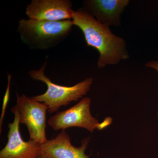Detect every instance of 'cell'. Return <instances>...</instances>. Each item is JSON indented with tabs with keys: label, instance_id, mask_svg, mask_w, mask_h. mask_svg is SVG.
<instances>
[{
	"label": "cell",
	"instance_id": "6da1fadb",
	"mask_svg": "<svg viewBox=\"0 0 158 158\" xmlns=\"http://www.w3.org/2000/svg\"><path fill=\"white\" fill-rule=\"evenodd\" d=\"M72 21L82 31L87 46L98 51V68L116 65L129 58L124 40L115 35L109 27L99 22L85 9L74 11Z\"/></svg>",
	"mask_w": 158,
	"mask_h": 158
},
{
	"label": "cell",
	"instance_id": "5b68a950",
	"mask_svg": "<svg viewBox=\"0 0 158 158\" xmlns=\"http://www.w3.org/2000/svg\"><path fill=\"white\" fill-rule=\"evenodd\" d=\"M16 107L19 113L20 124L25 125L30 140L44 144L48 141L46 135V113L48 107L44 103L35 101L24 94H17Z\"/></svg>",
	"mask_w": 158,
	"mask_h": 158
},
{
	"label": "cell",
	"instance_id": "8992f818",
	"mask_svg": "<svg viewBox=\"0 0 158 158\" xmlns=\"http://www.w3.org/2000/svg\"><path fill=\"white\" fill-rule=\"evenodd\" d=\"M11 110L14 121L8 125V141L0 151V158H39L42 144L30 139L24 141L20 132L19 112L15 106Z\"/></svg>",
	"mask_w": 158,
	"mask_h": 158
},
{
	"label": "cell",
	"instance_id": "ba28073f",
	"mask_svg": "<svg viewBox=\"0 0 158 158\" xmlns=\"http://www.w3.org/2000/svg\"><path fill=\"white\" fill-rule=\"evenodd\" d=\"M90 138L82 139L81 145L76 147L72 144L69 135L65 130L56 138L48 140L41 145V155L48 158H88L85 154Z\"/></svg>",
	"mask_w": 158,
	"mask_h": 158
},
{
	"label": "cell",
	"instance_id": "3957f363",
	"mask_svg": "<svg viewBox=\"0 0 158 158\" xmlns=\"http://www.w3.org/2000/svg\"><path fill=\"white\" fill-rule=\"evenodd\" d=\"M47 64L46 61L39 69L31 70L28 73L33 80L40 81L46 85L47 89L45 93L31 98L35 101L45 103L48 106L49 113H55L62 106L77 101L85 96L90 90L93 81V79L91 77L69 87L55 84L45 75Z\"/></svg>",
	"mask_w": 158,
	"mask_h": 158
},
{
	"label": "cell",
	"instance_id": "30bf717a",
	"mask_svg": "<svg viewBox=\"0 0 158 158\" xmlns=\"http://www.w3.org/2000/svg\"><path fill=\"white\" fill-rule=\"evenodd\" d=\"M8 86H7L6 93H5L4 98H3L2 107V114H1V118H0V132H1V134L2 133L3 119H4V116H5L6 107H7V105H8V103H9V97H10V84H11V76L9 73H8Z\"/></svg>",
	"mask_w": 158,
	"mask_h": 158
},
{
	"label": "cell",
	"instance_id": "7a4b0ae2",
	"mask_svg": "<svg viewBox=\"0 0 158 158\" xmlns=\"http://www.w3.org/2000/svg\"><path fill=\"white\" fill-rule=\"evenodd\" d=\"M73 26L72 20L47 21L22 19L19 21L17 32L21 41L30 48L47 50L65 40Z\"/></svg>",
	"mask_w": 158,
	"mask_h": 158
},
{
	"label": "cell",
	"instance_id": "277c9868",
	"mask_svg": "<svg viewBox=\"0 0 158 158\" xmlns=\"http://www.w3.org/2000/svg\"><path fill=\"white\" fill-rule=\"evenodd\" d=\"M90 98H84L73 106L58 112L48 119V125L55 131L79 127L93 132L95 129L101 130L111 124L112 120L110 118L101 123L92 116L90 110Z\"/></svg>",
	"mask_w": 158,
	"mask_h": 158
},
{
	"label": "cell",
	"instance_id": "8fae6325",
	"mask_svg": "<svg viewBox=\"0 0 158 158\" xmlns=\"http://www.w3.org/2000/svg\"><path fill=\"white\" fill-rule=\"evenodd\" d=\"M145 66L146 67L155 69L158 71V61H152L147 62L145 64Z\"/></svg>",
	"mask_w": 158,
	"mask_h": 158
},
{
	"label": "cell",
	"instance_id": "9c48e42d",
	"mask_svg": "<svg viewBox=\"0 0 158 158\" xmlns=\"http://www.w3.org/2000/svg\"><path fill=\"white\" fill-rule=\"evenodd\" d=\"M129 2L128 0H86L83 8L105 26L119 27L121 15Z\"/></svg>",
	"mask_w": 158,
	"mask_h": 158
},
{
	"label": "cell",
	"instance_id": "52a82bcc",
	"mask_svg": "<svg viewBox=\"0 0 158 158\" xmlns=\"http://www.w3.org/2000/svg\"><path fill=\"white\" fill-rule=\"evenodd\" d=\"M69 0H32L26 14L29 19L47 21L72 20L74 10Z\"/></svg>",
	"mask_w": 158,
	"mask_h": 158
},
{
	"label": "cell",
	"instance_id": "7c38bea8",
	"mask_svg": "<svg viewBox=\"0 0 158 158\" xmlns=\"http://www.w3.org/2000/svg\"><path fill=\"white\" fill-rule=\"evenodd\" d=\"M39 158H48V157H46L45 156H40L39 157Z\"/></svg>",
	"mask_w": 158,
	"mask_h": 158
}]
</instances>
